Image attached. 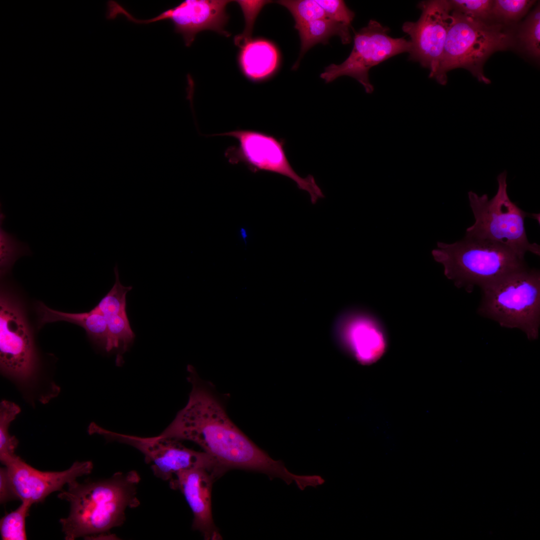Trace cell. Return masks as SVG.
Listing matches in <instances>:
<instances>
[{"mask_svg":"<svg viewBox=\"0 0 540 540\" xmlns=\"http://www.w3.org/2000/svg\"><path fill=\"white\" fill-rule=\"evenodd\" d=\"M522 46L531 57L540 56V8L538 6L520 26L518 34Z\"/></svg>","mask_w":540,"mask_h":540,"instance_id":"cell-23","label":"cell"},{"mask_svg":"<svg viewBox=\"0 0 540 540\" xmlns=\"http://www.w3.org/2000/svg\"><path fill=\"white\" fill-rule=\"evenodd\" d=\"M506 177V171L498 174L496 193L490 200L486 194L468 192L475 221L466 228L465 236L504 246L524 256L528 252L540 256V246L528 241L524 227L526 217L538 220V214L526 212L510 200Z\"/></svg>","mask_w":540,"mask_h":540,"instance_id":"cell-6","label":"cell"},{"mask_svg":"<svg viewBox=\"0 0 540 540\" xmlns=\"http://www.w3.org/2000/svg\"><path fill=\"white\" fill-rule=\"evenodd\" d=\"M334 333L343 347L363 364L376 361L386 348L384 327L367 312L351 310L343 313L336 320Z\"/></svg>","mask_w":540,"mask_h":540,"instance_id":"cell-14","label":"cell"},{"mask_svg":"<svg viewBox=\"0 0 540 540\" xmlns=\"http://www.w3.org/2000/svg\"><path fill=\"white\" fill-rule=\"evenodd\" d=\"M6 466L0 468V502L5 504L18 500Z\"/></svg>","mask_w":540,"mask_h":540,"instance_id":"cell-29","label":"cell"},{"mask_svg":"<svg viewBox=\"0 0 540 540\" xmlns=\"http://www.w3.org/2000/svg\"><path fill=\"white\" fill-rule=\"evenodd\" d=\"M350 26L335 22L327 18L309 22L296 28L300 40V52L298 60L292 69L296 70L304 54L314 45L326 44L334 36H338L343 44L351 42Z\"/></svg>","mask_w":540,"mask_h":540,"instance_id":"cell-19","label":"cell"},{"mask_svg":"<svg viewBox=\"0 0 540 540\" xmlns=\"http://www.w3.org/2000/svg\"><path fill=\"white\" fill-rule=\"evenodd\" d=\"M515 42L513 34L503 24L473 19L452 10V21L434 78L444 85L448 71L464 68L480 82L490 84L483 72L485 62L492 54L507 50Z\"/></svg>","mask_w":540,"mask_h":540,"instance_id":"cell-4","label":"cell"},{"mask_svg":"<svg viewBox=\"0 0 540 540\" xmlns=\"http://www.w3.org/2000/svg\"><path fill=\"white\" fill-rule=\"evenodd\" d=\"M478 312L501 326L522 331L529 340L538 338L540 272L528 267L481 288Z\"/></svg>","mask_w":540,"mask_h":540,"instance_id":"cell-5","label":"cell"},{"mask_svg":"<svg viewBox=\"0 0 540 540\" xmlns=\"http://www.w3.org/2000/svg\"><path fill=\"white\" fill-rule=\"evenodd\" d=\"M18 499L32 504L42 502L52 492L92 470L90 461L76 462L68 469L44 472L36 469L16 456L4 464Z\"/></svg>","mask_w":540,"mask_h":540,"instance_id":"cell-13","label":"cell"},{"mask_svg":"<svg viewBox=\"0 0 540 540\" xmlns=\"http://www.w3.org/2000/svg\"><path fill=\"white\" fill-rule=\"evenodd\" d=\"M228 0H186L176 6L161 12L154 18L138 20L126 10L122 11L129 21L138 24H148L160 20L172 22L176 32L183 37L186 46H190L196 35L205 30L214 31L225 36L230 34L224 27L228 16L226 11Z\"/></svg>","mask_w":540,"mask_h":540,"instance_id":"cell-12","label":"cell"},{"mask_svg":"<svg viewBox=\"0 0 540 540\" xmlns=\"http://www.w3.org/2000/svg\"><path fill=\"white\" fill-rule=\"evenodd\" d=\"M36 310L40 326L58 321L76 324L84 328L90 338L106 350L108 338V324L104 316L96 306L88 312L73 314L57 311L39 302Z\"/></svg>","mask_w":540,"mask_h":540,"instance_id":"cell-18","label":"cell"},{"mask_svg":"<svg viewBox=\"0 0 540 540\" xmlns=\"http://www.w3.org/2000/svg\"><path fill=\"white\" fill-rule=\"evenodd\" d=\"M324 12L326 17L350 27L354 13L342 0H316Z\"/></svg>","mask_w":540,"mask_h":540,"instance_id":"cell-28","label":"cell"},{"mask_svg":"<svg viewBox=\"0 0 540 540\" xmlns=\"http://www.w3.org/2000/svg\"><path fill=\"white\" fill-rule=\"evenodd\" d=\"M140 481L138 473L131 470L103 480L68 484L58 496L70 505L68 516L60 520L64 539L107 538L110 530L123 524L126 510L139 506Z\"/></svg>","mask_w":540,"mask_h":540,"instance_id":"cell-2","label":"cell"},{"mask_svg":"<svg viewBox=\"0 0 540 540\" xmlns=\"http://www.w3.org/2000/svg\"><path fill=\"white\" fill-rule=\"evenodd\" d=\"M20 408L14 403L4 400L0 408V460L2 464L16 456L15 450L18 441L8 432L10 422L20 412Z\"/></svg>","mask_w":540,"mask_h":540,"instance_id":"cell-21","label":"cell"},{"mask_svg":"<svg viewBox=\"0 0 540 540\" xmlns=\"http://www.w3.org/2000/svg\"><path fill=\"white\" fill-rule=\"evenodd\" d=\"M276 2L286 8L295 21L294 28L313 20L326 18L316 0H280Z\"/></svg>","mask_w":540,"mask_h":540,"instance_id":"cell-24","label":"cell"},{"mask_svg":"<svg viewBox=\"0 0 540 540\" xmlns=\"http://www.w3.org/2000/svg\"><path fill=\"white\" fill-rule=\"evenodd\" d=\"M535 2L530 0H494L492 18L506 24L516 22L528 12Z\"/></svg>","mask_w":540,"mask_h":540,"instance_id":"cell-25","label":"cell"},{"mask_svg":"<svg viewBox=\"0 0 540 540\" xmlns=\"http://www.w3.org/2000/svg\"><path fill=\"white\" fill-rule=\"evenodd\" d=\"M449 2L453 11L464 16L482 21L492 18L494 0H452Z\"/></svg>","mask_w":540,"mask_h":540,"instance_id":"cell-26","label":"cell"},{"mask_svg":"<svg viewBox=\"0 0 540 540\" xmlns=\"http://www.w3.org/2000/svg\"><path fill=\"white\" fill-rule=\"evenodd\" d=\"M214 136H230L237 140V145L228 147L224 152L229 163L242 164L254 172L264 171L288 177L298 188L309 194L312 204L324 198L312 176L302 178L294 170L286 156V142L283 138L248 129H238Z\"/></svg>","mask_w":540,"mask_h":540,"instance_id":"cell-7","label":"cell"},{"mask_svg":"<svg viewBox=\"0 0 540 540\" xmlns=\"http://www.w3.org/2000/svg\"><path fill=\"white\" fill-rule=\"evenodd\" d=\"M216 478L208 470L194 468L176 473L169 481L171 488L182 494L192 512V529L200 532L206 540H222L212 510V487Z\"/></svg>","mask_w":540,"mask_h":540,"instance_id":"cell-15","label":"cell"},{"mask_svg":"<svg viewBox=\"0 0 540 540\" xmlns=\"http://www.w3.org/2000/svg\"><path fill=\"white\" fill-rule=\"evenodd\" d=\"M0 365L6 374L20 382L34 375L36 360L32 336L18 302L8 294L0 298Z\"/></svg>","mask_w":540,"mask_h":540,"instance_id":"cell-10","label":"cell"},{"mask_svg":"<svg viewBox=\"0 0 540 540\" xmlns=\"http://www.w3.org/2000/svg\"><path fill=\"white\" fill-rule=\"evenodd\" d=\"M390 29L371 20L366 26L354 34V44L347 58L340 64H331L325 68L320 77L326 83L347 76L356 79L366 93L374 91L370 82V69L396 55L409 52L411 44L404 38H394L388 34Z\"/></svg>","mask_w":540,"mask_h":540,"instance_id":"cell-9","label":"cell"},{"mask_svg":"<svg viewBox=\"0 0 540 540\" xmlns=\"http://www.w3.org/2000/svg\"><path fill=\"white\" fill-rule=\"evenodd\" d=\"M88 430L90 434H98L109 440L125 444L136 448L144 455L154 474L164 480L169 482L176 473L194 468L208 470L218 478L226 472L208 454L204 451L189 448L179 440L158 436L144 438L116 433L106 430L94 422L90 424Z\"/></svg>","mask_w":540,"mask_h":540,"instance_id":"cell-8","label":"cell"},{"mask_svg":"<svg viewBox=\"0 0 540 540\" xmlns=\"http://www.w3.org/2000/svg\"><path fill=\"white\" fill-rule=\"evenodd\" d=\"M115 282L109 292L96 307L104 316L108 328V338L106 348L107 352L118 350L117 362L120 363L122 354L132 344L136 335L130 325L126 313V296L132 286H123L120 280L117 266L114 268Z\"/></svg>","mask_w":540,"mask_h":540,"instance_id":"cell-16","label":"cell"},{"mask_svg":"<svg viewBox=\"0 0 540 540\" xmlns=\"http://www.w3.org/2000/svg\"><path fill=\"white\" fill-rule=\"evenodd\" d=\"M32 504L22 502L15 510L6 514L0 520V533L2 540L27 539L26 520Z\"/></svg>","mask_w":540,"mask_h":540,"instance_id":"cell-22","label":"cell"},{"mask_svg":"<svg viewBox=\"0 0 540 540\" xmlns=\"http://www.w3.org/2000/svg\"><path fill=\"white\" fill-rule=\"evenodd\" d=\"M240 7L246 22V26L242 34L236 36L234 38V44L242 48L251 40L252 28L256 18L262 8L266 4L272 2L270 0H238L236 1Z\"/></svg>","mask_w":540,"mask_h":540,"instance_id":"cell-27","label":"cell"},{"mask_svg":"<svg viewBox=\"0 0 540 540\" xmlns=\"http://www.w3.org/2000/svg\"><path fill=\"white\" fill-rule=\"evenodd\" d=\"M240 48V65L244 74L250 80H262L276 69L279 54L271 42L262 39L251 40Z\"/></svg>","mask_w":540,"mask_h":540,"instance_id":"cell-17","label":"cell"},{"mask_svg":"<svg viewBox=\"0 0 540 540\" xmlns=\"http://www.w3.org/2000/svg\"><path fill=\"white\" fill-rule=\"evenodd\" d=\"M445 276L458 288H480L526 266L524 256L492 242L465 236L448 244L438 242L432 251Z\"/></svg>","mask_w":540,"mask_h":540,"instance_id":"cell-3","label":"cell"},{"mask_svg":"<svg viewBox=\"0 0 540 540\" xmlns=\"http://www.w3.org/2000/svg\"><path fill=\"white\" fill-rule=\"evenodd\" d=\"M192 390L186 406L158 436L194 442L214 458L226 472L236 468L278 478L297 486L305 482L304 475L290 472L284 462L272 458L248 437L230 418L211 388L188 366Z\"/></svg>","mask_w":540,"mask_h":540,"instance_id":"cell-1","label":"cell"},{"mask_svg":"<svg viewBox=\"0 0 540 540\" xmlns=\"http://www.w3.org/2000/svg\"><path fill=\"white\" fill-rule=\"evenodd\" d=\"M5 216L0 213V276L9 273L15 262L20 256L30 255L32 252L28 245L20 242L16 236L5 230L2 226Z\"/></svg>","mask_w":540,"mask_h":540,"instance_id":"cell-20","label":"cell"},{"mask_svg":"<svg viewBox=\"0 0 540 540\" xmlns=\"http://www.w3.org/2000/svg\"><path fill=\"white\" fill-rule=\"evenodd\" d=\"M418 7L421 10L418 20L404 22L402 30L410 38L409 60L428 68L430 77L434 78L452 21V8L446 0L422 1Z\"/></svg>","mask_w":540,"mask_h":540,"instance_id":"cell-11","label":"cell"}]
</instances>
